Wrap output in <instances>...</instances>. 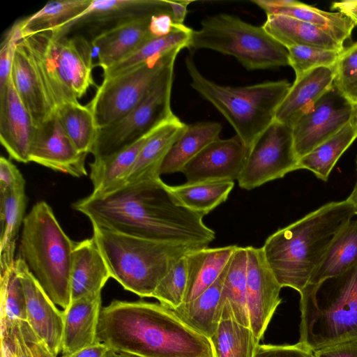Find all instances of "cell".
Wrapping results in <instances>:
<instances>
[{
    "label": "cell",
    "mask_w": 357,
    "mask_h": 357,
    "mask_svg": "<svg viewBox=\"0 0 357 357\" xmlns=\"http://www.w3.org/2000/svg\"><path fill=\"white\" fill-rule=\"evenodd\" d=\"M110 278L94 238L75 242L70 271L71 301L101 294Z\"/></svg>",
    "instance_id": "7402d4cb"
},
{
    "label": "cell",
    "mask_w": 357,
    "mask_h": 357,
    "mask_svg": "<svg viewBox=\"0 0 357 357\" xmlns=\"http://www.w3.org/2000/svg\"><path fill=\"white\" fill-rule=\"evenodd\" d=\"M234 185L227 181L186 182L168 188L181 206L204 216L227 199Z\"/></svg>",
    "instance_id": "8d00e7d4"
},
{
    "label": "cell",
    "mask_w": 357,
    "mask_h": 357,
    "mask_svg": "<svg viewBox=\"0 0 357 357\" xmlns=\"http://www.w3.org/2000/svg\"><path fill=\"white\" fill-rule=\"evenodd\" d=\"M153 14L119 22L95 36L91 44L93 56L97 59L96 66L105 70L153 38L149 31L150 20Z\"/></svg>",
    "instance_id": "ffe728a7"
},
{
    "label": "cell",
    "mask_w": 357,
    "mask_h": 357,
    "mask_svg": "<svg viewBox=\"0 0 357 357\" xmlns=\"http://www.w3.org/2000/svg\"><path fill=\"white\" fill-rule=\"evenodd\" d=\"M315 357H357V339L313 351Z\"/></svg>",
    "instance_id": "681fc988"
},
{
    "label": "cell",
    "mask_w": 357,
    "mask_h": 357,
    "mask_svg": "<svg viewBox=\"0 0 357 357\" xmlns=\"http://www.w3.org/2000/svg\"><path fill=\"white\" fill-rule=\"evenodd\" d=\"M92 227L111 278L141 298L152 297L173 263L195 249Z\"/></svg>",
    "instance_id": "8992f818"
},
{
    "label": "cell",
    "mask_w": 357,
    "mask_h": 357,
    "mask_svg": "<svg viewBox=\"0 0 357 357\" xmlns=\"http://www.w3.org/2000/svg\"><path fill=\"white\" fill-rule=\"evenodd\" d=\"M298 161L292 128L274 120L249 148L237 181L241 188L252 190L298 170Z\"/></svg>",
    "instance_id": "7c38bea8"
},
{
    "label": "cell",
    "mask_w": 357,
    "mask_h": 357,
    "mask_svg": "<svg viewBox=\"0 0 357 357\" xmlns=\"http://www.w3.org/2000/svg\"><path fill=\"white\" fill-rule=\"evenodd\" d=\"M213 357H255L259 341L249 326L222 319L209 338Z\"/></svg>",
    "instance_id": "ab89813d"
},
{
    "label": "cell",
    "mask_w": 357,
    "mask_h": 357,
    "mask_svg": "<svg viewBox=\"0 0 357 357\" xmlns=\"http://www.w3.org/2000/svg\"><path fill=\"white\" fill-rule=\"evenodd\" d=\"M170 11L163 0H92L89 7L61 33L66 34L73 26L91 22H118L134 17Z\"/></svg>",
    "instance_id": "4dcf8cb0"
},
{
    "label": "cell",
    "mask_w": 357,
    "mask_h": 357,
    "mask_svg": "<svg viewBox=\"0 0 357 357\" xmlns=\"http://www.w3.org/2000/svg\"><path fill=\"white\" fill-rule=\"evenodd\" d=\"M174 23L183 25L188 13V6L191 1H167Z\"/></svg>",
    "instance_id": "db71d44e"
},
{
    "label": "cell",
    "mask_w": 357,
    "mask_h": 357,
    "mask_svg": "<svg viewBox=\"0 0 357 357\" xmlns=\"http://www.w3.org/2000/svg\"><path fill=\"white\" fill-rule=\"evenodd\" d=\"M101 294L71 301L63 310L62 356L90 346L98 340Z\"/></svg>",
    "instance_id": "603a6c76"
},
{
    "label": "cell",
    "mask_w": 357,
    "mask_h": 357,
    "mask_svg": "<svg viewBox=\"0 0 357 357\" xmlns=\"http://www.w3.org/2000/svg\"><path fill=\"white\" fill-rule=\"evenodd\" d=\"M331 9L341 13L357 25V0H345L334 2Z\"/></svg>",
    "instance_id": "f5cc1de1"
},
{
    "label": "cell",
    "mask_w": 357,
    "mask_h": 357,
    "mask_svg": "<svg viewBox=\"0 0 357 357\" xmlns=\"http://www.w3.org/2000/svg\"><path fill=\"white\" fill-rule=\"evenodd\" d=\"M246 305L249 326L260 341L280 304L281 285L268 267L261 248L248 246Z\"/></svg>",
    "instance_id": "5bb4252c"
},
{
    "label": "cell",
    "mask_w": 357,
    "mask_h": 357,
    "mask_svg": "<svg viewBox=\"0 0 357 357\" xmlns=\"http://www.w3.org/2000/svg\"><path fill=\"white\" fill-rule=\"evenodd\" d=\"M334 85L357 106V43L344 48L335 64Z\"/></svg>",
    "instance_id": "ee69618b"
},
{
    "label": "cell",
    "mask_w": 357,
    "mask_h": 357,
    "mask_svg": "<svg viewBox=\"0 0 357 357\" xmlns=\"http://www.w3.org/2000/svg\"><path fill=\"white\" fill-rule=\"evenodd\" d=\"M236 248L237 245L204 247L185 253L188 282L183 303L198 297L218 280Z\"/></svg>",
    "instance_id": "484cf974"
},
{
    "label": "cell",
    "mask_w": 357,
    "mask_h": 357,
    "mask_svg": "<svg viewBox=\"0 0 357 357\" xmlns=\"http://www.w3.org/2000/svg\"><path fill=\"white\" fill-rule=\"evenodd\" d=\"M92 0L50 1L40 10L21 20L22 38L50 31H63L90 6Z\"/></svg>",
    "instance_id": "d6a6232c"
},
{
    "label": "cell",
    "mask_w": 357,
    "mask_h": 357,
    "mask_svg": "<svg viewBox=\"0 0 357 357\" xmlns=\"http://www.w3.org/2000/svg\"><path fill=\"white\" fill-rule=\"evenodd\" d=\"M92 225L153 241L208 247L215 231L203 215L181 206L160 177L126 183L105 195H89L73 204Z\"/></svg>",
    "instance_id": "6da1fadb"
},
{
    "label": "cell",
    "mask_w": 357,
    "mask_h": 357,
    "mask_svg": "<svg viewBox=\"0 0 357 357\" xmlns=\"http://www.w3.org/2000/svg\"><path fill=\"white\" fill-rule=\"evenodd\" d=\"M109 349V348L105 343L98 341L70 355L62 357H104Z\"/></svg>",
    "instance_id": "816d5d0a"
},
{
    "label": "cell",
    "mask_w": 357,
    "mask_h": 357,
    "mask_svg": "<svg viewBox=\"0 0 357 357\" xmlns=\"http://www.w3.org/2000/svg\"><path fill=\"white\" fill-rule=\"evenodd\" d=\"M249 148L236 135L218 138L204 147L183 168L187 183L234 181L245 162Z\"/></svg>",
    "instance_id": "2e32d148"
},
{
    "label": "cell",
    "mask_w": 357,
    "mask_h": 357,
    "mask_svg": "<svg viewBox=\"0 0 357 357\" xmlns=\"http://www.w3.org/2000/svg\"><path fill=\"white\" fill-rule=\"evenodd\" d=\"M98 340L138 357H213L209 340L160 303L111 302L101 310Z\"/></svg>",
    "instance_id": "7a4b0ae2"
},
{
    "label": "cell",
    "mask_w": 357,
    "mask_h": 357,
    "mask_svg": "<svg viewBox=\"0 0 357 357\" xmlns=\"http://www.w3.org/2000/svg\"><path fill=\"white\" fill-rule=\"evenodd\" d=\"M357 138V114L340 130L298 161V169H307L326 181L336 162Z\"/></svg>",
    "instance_id": "e575fe53"
},
{
    "label": "cell",
    "mask_w": 357,
    "mask_h": 357,
    "mask_svg": "<svg viewBox=\"0 0 357 357\" xmlns=\"http://www.w3.org/2000/svg\"><path fill=\"white\" fill-rule=\"evenodd\" d=\"M299 294V342L317 351L357 339V264Z\"/></svg>",
    "instance_id": "277c9868"
},
{
    "label": "cell",
    "mask_w": 357,
    "mask_h": 357,
    "mask_svg": "<svg viewBox=\"0 0 357 357\" xmlns=\"http://www.w3.org/2000/svg\"><path fill=\"white\" fill-rule=\"evenodd\" d=\"M30 46L57 108L77 101L96 86L91 43L80 36L50 31L24 37Z\"/></svg>",
    "instance_id": "ba28073f"
},
{
    "label": "cell",
    "mask_w": 357,
    "mask_h": 357,
    "mask_svg": "<svg viewBox=\"0 0 357 357\" xmlns=\"http://www.w3.org/2000/svg\"><path fill=\"white\" fill-rule=\"evenodd\" d=\"M22 38L20 20L6 33L0 48V92L5 89L11 75L15 50Z\"/></svg>",
    "instance_id": "bcb514c9"
},
{
    "label": "cell",
    "mask_w": 357,
    "mask_h": 357,
    "mask_svg": "<svg viewBox=\"0 0 357 357\" xmlns=\"http://www.w3.org/2000/svg\"><path fill=\"white\" fill-rule=\"evenodd\" d=\"M287 50L289 66L295 72V79L314 68L335 66L342 52L304 45H294Z\"/></svg>",
    "instance_id": "7bdbcfd3"
},
{
    "label": "cell",
    "mask_w": 357,
    "mask_h": 357,
    "mask_svg": "<svg viewBox=\"0 0 357 357\" xmlns=\"http://www.w3.org/2000/svg\"><path fill=\"white\" fill-rule=\"evenodd\" d=\"M11 78L19 97L36 126L56 113V105L34 54L24 38L19 41L15 50Z\"/></svg>",
    "instance_id": "ac0fdd59"
},
{
    "label": "cell",
    "mask_w": 357,
    "mask_h": 357,
    "mask_svg": "<svg viewBox=\"0 0 357 357\" xmlns=\"http://www.w3.org/2000/svg\"><path fill=\"white\" fill-rule=\"evenodd\" d=\"M86 155L76 149L63 130L56 113L37 126L29 153V162L81 177L87 175Z\"/></svg>",
    "instance_id": "e0dca14e"
},
{
    "label": "cell",
    "mask_w": 357,
    "mask_h": 357,
    "mask_svg": "<svg viewBox=\"0 0 357 357\" xmlns=\"http://www.w3.org/2000/svg\"><path fill=\"white\" fill-rule=\"evenodd\" d=\"M15 357H57L33 331L28 323L15 326L6 338Z\"/></svg>",
    "instance_id": "f6af8a7d"
},
{
    "label": "cell",
    "mask_w": 357,
    "mask_h": 357,
    "mask_svg": "<svg viewBox=\"0 0 357 357\" xmlns=\"http://www.w3.org/2000/svg\"><path fill=\"white\" fill-rule=\"evenodd\" d=\"M347 199L357 207V180L354 188Z\"/></svg>",
    "instance_id": "6f0895ef"
},
{
    "label": "cell",
    "mask_w": 357,
    "mask_h": 357,
    "mask_svg": "<svg viewBox=\"0 0 357 357\" xmlns=\"http://www.w3.org/2000/svg\"><path fill=\"white\" fill-rule=\"evenodd\" d=\"M255 357H315L314 351L301 342L294 344H259Z\"/></svg>",
    "instance_id": "7dc6e473"
},
{
    "label": "cell",
    "mask_w": 357,
    "mask_h": 357,
    "mask_svg": "<svg viewBox=\"0 0 357 357\" xmlns=\"http://www.w3.org/2000/svg\"><path fill=\"white\" fill-rule=\"evenodd\" d=\"M37 126L22 102L11 75L0 92V141L9 156L27 163Z\"/></svg>",
    "instance_id": "d6986e66"
},
{
    "label": "cell",
    "mask_w": 357,
    "mask_h": 357,
    "mask_svg": "<svg viewBox=\"0 0 357 357\" xmlns=\"http://www.w3.org/2000/svg\"><path fill=\"white\" fill-rule=\"evenodd\" d=\"M185 65L190 86L223 115L248 148L274 121L291 86L287 80L239 87L222 86L199 72L192 55L186 57Z\"/></svg>",
    "instance_id": "52a82bcc"
},
{
    "label": "cell",
    "mask_w": 357,
    "mask_h": 357,
    "mask_svg": "<svg viewBox=\"0 0 357 357\" xmlns=\"http://www.w3.org/2000/svg\"><path fill=\"white\" fill-rule=\"evenodd\" d=\"M357 114L334 84L291 127L298 159L334 135Z\"/></svg>",
    "instance_id": "4fadbf2b"
},
{
    "label": "cell",
    "mask_w": 357,
    "mask_h": 357,
    "mask_svg": "<svg viewBox=\"0 0 357 357\" xmlns=\"http://www.w3.org/2000/svg\"><path fill=\"white\" fill-rule=\"evenodd\" d=\"M221 130V125L214 121L187 124L165 156L160 168V175L181 172L204 147L220 138Z\"/></svg>",
    "instance_id": "f546056e"
},
{
    "label": "cell",
    "mask_w": 357,
    "mask_h": 357,
    "mask_svg": "<svg viewBox=\"0 0 357 357\" xmlns=\"http://www.w3.org/2000/svg\"><path fill=\"white\" fill-rule=\"evenodd\" d=\"M15 270L22 284L26 302V322L56 356L61 352L63 311L56 306L19 255Z\"/></svg>",
    "instance_id": "9a60e30c"
},
{
    "label": "cell",
    "mask_w": 357,
    "mask_h": 357,
    "mask_svg": "<svg viewBox=\"0 0 357 357\" xmlns=\"http://www.w3.org/2000/svg\"><path fill=\"white\" fill-rule=\"evenodd\" d=\"M247 263V248L237 246L227 266L220 310L221 320L231 319L249 326L246 305Z\"/></svg>",
    "instance_id": "83f0119b"
},
{
    "label": "cell",
    "mask_w": 357,
    "mask_h": 357,
    "mask_svg": "<svg viewBox=\"0 0 357 357\" xmlns=\"http://www.w3.org/2000/svg\"><path fill=\"white\" fill-rule=\"evenodd\" d=\"M159 126L118 151L93 159L89 164V177L93 185L92 195H105L125 184L142 149Z\"/></svg>",
    "instance_id": "cb8c5ba5"
},
{
    "label": "cell",
    "mask_w": 357,
    "mask_h": 357,
    "mask_svg": "<svg viewBox=\"0 0 357 357\" xmlns=\"http://www.w3.org/2000/svg\"><path fill=\"white\" fill-rule=\"evenodd\" d=\"M179 52L153 59L118 76L103 79L87 105L98 129L120 120L146 96Z\"/></svg>",
    "instance_id": "8fae6325"
},
{
    "label": "cell",
    "mask_w": 357,
    "mask_h": 357,
    "mask_svg": "<svg viewBox=\"0 0 357 357\" xmlns=\"http://www.w3.org/2000/svg\"><path fill=\"white\" fill-rule=\"evenodd\" d=\"M104 357H138L132 354H126V353H121L114 351L112 349H109Z\"/></svg>",
    "instance_id": "9f6ffc18"
},
{
    "label": "cell",
    "mask_w": 357,
    "mask_h": 357,
    "mask_svg": "<svg viewBox=\"0 0 357 357\" xmlns=\"http://www.w3.org/2000/svg\"><path fill=\"white\" fill-rule=\"evenodd\" d=\"M0 334L8 336L17 325L26 321L25 296L15 265L0 273Z\"/></svg>",
    "instance_id": "60d3db41"
},
{
    "label": "cell",
    "mask_w": 357,
    "mask_h": 357,
    "mask_svg": "<svg viewBox=\"0 0 357 357\" xmlns=\"http://www.w3.org/2000/svg\"><path fill=\"white\" fill-rule=\"evenodd\" d=\"M75 243L46 202H37L24 217L20 256L52 301L63 310L71 303L70 271Z\"/></svg>",
    "instance_id": "5b68a950"
},
{
    "label": "cell",
    "mask_w": 357,
    "mask_h": 357,
    "mask_svg": "<svg viewBox=\"0 0 357 357\" xmlns=\"http://www.w3.org/2000/svg\"><path fill=\"white\" fill-rule=\"evenodd\" d=\"M357 264V220H351L335 236L308 284L339 275Z\"/></svg>",
    "instance_id": "836d02e7"
},
{
    "label": "cell",
    "mask_w": 357,
    "mask_h": 357,
    "mask_svg": "<svg viewBox=\"0 0 357 357\" xmlns=\"http://www.w3.org/2000/svg\"><path fill=\"white\" fill-rule=\"evenodd\" d=\"M187 282L188 268L185 254L173 263L152 297L162 305L174 310L184 302Z\"/></svg>",
    "instance_id": "b9f144b4"
},
{
    "label": "cell",
    "mask_w": 357,
    "mask_h": 357,
    "mask_svg": "<svg viewBox=\"0 0 357 357\" xmlns=\"http://www.w3.org/2000/svg\"><path fill=\"white\" fill-rule=\"evenodd\" d=\"M1 357H15L8 342L1 340Z\"/></svg>",
    "instance_id": "11a10c76"
},
{
    "label": "cell",
    "mask_w": 357,
    "mask_h": 357,
    "mask_svg": "<svg viewBox=\"0 0 357 357\" xmlns=\"http://www.w3.org/2000/svg\"><path fill=\"white\" fill-rule=\"evenodd\" d=\"M186 126L175 114L160 124L142 149L125 184L160 177L165 156Z\"/></svg>",
    "instance_id": "d4e9b609"
},
{
    "label": "cell",
    "mask_w": 357,
    "mask_h": 357,
    "mask_svg": "<svg viewBox=\"0 0 357 357\" xmlns=\"http://www.w3.org/2000/svg\"><path fill=\"white\" fill-rule=\"evenodd\" d=\"M175 24L170 11H164L151 15L149 31L153 38L165 36L174 29Z\"/></svg>",
    "instance_id": "f907efd6"
},
{
    "label": "cell",
    "mask_w": 357,
    "mask_h": 357,
    "mask_svg": "<svg viewBox=\"0 0 357 357\" xmlns=\"http://www.w3.org/2000/svg\"><path fill=\"white\" fill-rule=\"evenodd\" d=\"M266 15H280L310 23L331 36L342 45L349 38L355 24L339 12H328L294 0L285 7L271 9Z\"/></svg>",
    "instance_id": "74e56055"
},
{
    "label": "cell",
    "mask_w": 357,
    "mask_h": 357,
    "mask_svg": "<svg viewBox=\"0 0 357 357\" xmlns=\"http://www.w3.org/2000/svg\"><path fill=\"white\" fill-rule=\"evenodd\" d=\"M356 215L357 207L347 198L328 202L270 235L261 248L281 287L301 292L335 236Z\"/></svg>",
    "instance_id": "3957f363"
},
{
    "label": "cell",
    "mask_w": 357,
    "mask_h": 357,
    "mask_svg": "<svg viewBox=\"0 0 357 357\" xmlns=\"http://www.w3.org/2000/svg\"><path fill=\"white\" fill-rule=\"evenodd\" d=\"M264 29L286 49L304 45L342 52L343 45L321 29L304 21L280 15H266Z\"/></svg>",
    "instance_id": "4316f807"
},
{
    "label": "cell",
    "mask_w": 357,
    "mask_h": 357,
    "mask_svg": "<svg viewBox=\"0 0 357 357\" xmlns=\"http://www.w3.org/2000/svg\"><path fill=\"white\" fill-rule=\"evenodd\" d=\"M25 180L17 167L3 156L0 158V192L24 190Z\"/></svg>",
    "instance_id": "c3c4849f"
},
{
    "label": "cell",
    "mask_w": 357,
    "mask_h": 357,
    "mask_svg": "<svg viewBox=\"0 0 357 357\" xmlns=\"http://www.w3.org/2000/svg\"><path fill=\"white\" fill-rule=\"evenodd\" d=\"M193 30L184 24L176 25L169 34L153 38L103 70V79L112 78L132 70L155 58L188 47Z\"/></svg>",
    "instance_id": "1f68e13d"
},
{
    "label": "cell",
    "mask_w": 357,
    "mask_h": 357,
    "mask_svg": "<svg viewBox=\"0 0 357 357\" xmlns=\"http://www.w3.org/2000/svg\"><path fill=\"white\" fill-rule=\"evenodd\" d=\"M188 48L208 49L235 57L247 70L289 66L287 50L261 26L221 13L207 17L193 30Z\"/></svg>",
    "instance_id": "9c48e42d"
},
{
    "label": "cell",
    "mask_w": 357,
    "mask_h": 357,
    "mask_svg": "<svg viewBox=\"0 0 357 357\" xmlns=\"http://www.w3.org/2000/svg\"><path fill=\"white\" fill-rule=\"evenodd\" d=\"M26 202L24 190L0 192L1 271L15 265L16 241L25 217Z\"/></svg>",
    "instance_id": "d590c367"
},
{
    "label": "cell",
    "mask_w": 357,
    "mask_h": 357,
    "mask_svg": "<svg viewBox=\"0 0 357 357\" xmlns=\"http://www.w3.org/2000/svg\"><path fill=\"white\" fill-rule=\"evenodd\" d=\"M175 60L166 66L140 103L120 120L98 129L91 153L93 159L107 156L132 144L174 115L171 108V93Z\"/></svg>",
    "instance_id": "30bf717a"
},
{
    "label": "cell",
    "mask_w": 357,
    "mask_h": 357,
    "mask_svg": "<svg viewBox=\"0 0 357 357\" xmlns=\"http://www.w3.org/2000/svg\"><path fill=\"white\" fill-rule=\"evenodd\" d=\"M227 266L218 280L198 297L172 309L183 323L208 340L221 321L220 301Z\"/></svg>",
    "instance_id": "f1b7e54d"
},
{
    "label": "cell",
    "mask_w": 357,
    "mask_h": 357,
    "mask_svg": "<svg viewBox=\"0 0 357 357\" xmlns=\"http://www.w3.org/2000/svg\"><path fill=\"white\" fill-rule=\"evenodd\" d=\"M335 66L314 68L294 80L279 105L275 120L292 127L334 84Z\"/></svg>",
    "instance_id": "44dd1931"
},
{
    "label": "cell",
    "mask_w": 357,
    "mask_h": 357,
    "mask_svg": "<svg viewBox=\"0 0 357 357\" xmlns=\"http://www.w3.org/2000/svg\"><path fill=\"white\" fill-rule=\"evenodd\" d=\"M59 121L76 149L82 153H91L98 128L91 109L78 100L69 101L56 109Z\"/></svg>",
    "instance_id": "f35d334b"
}]
</instances>
